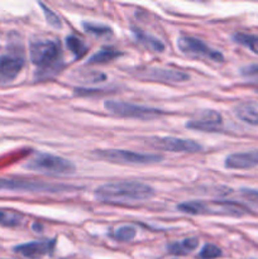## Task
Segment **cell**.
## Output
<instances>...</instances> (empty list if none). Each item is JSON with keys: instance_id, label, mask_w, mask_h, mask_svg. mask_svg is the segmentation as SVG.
I'll return each mask as SVG.
<instances>
[{"instance_id": "obj_5", "label": "cell", "mask_w": 258, "mask_h": 259, "mask_svg": "<svg viewBox=\"0 0 258 259\" xmlns=\"http://www.w3.org/2000/svg\"><path fill=\"white\" fill-rule=\"evenodd\" d=\"M25 168L47 175H72L76 171V166L68 159L43 152L33 154L25 164Z\"/></svg>"}, {"instance_id": "obj_25", "label": "cell", "mask_w": 258, "mask_h": 259, "mask_svg": "<svg viewBox=\"0 0 258 259\" xmlns=\"http://www.w3.org/2000/svg\"><path fill=\"white\" fill-rule=\"evenodd\" d=\"M222 254H223V252H222V249H220L219 247H217V245L207 243V244H205L204 247L201 248V250H200L199 258H201V259H215V258L222 257Z\"/></svg>"}, {"instance_id": "obj_29", "label": "cell", "mask_w": 258, "mask_h": 259, "mask_svg": "<svg viewBox=\"0 0 258 259\" xmlns=\"http://www.w3.org/2000/svg\"><path fill=\"white\" fill-rule=\"evenodd\" d=\"M242 195L248 200L258 205V190L252 189H242Z\"/></svg>"}, {"instance_id": "obj_19", "label": "cell", "mask_w": 258, "mask_h": 259, "mask_svg": "<svg viewBox=\"0 0 258 259\" xmlns=\"http://www.w3.org/2000/svg\"><path fill=\"white\" fill-rule=\"evenodd\" d=\"M24 220V215L14 210L0 209V227L15 228L19 227Z\"/></svg>"}, {"instance_id": "obj_22", "label": "cell", "mask_w": 258, "mask_h": 259, "mask_svg": "<svg viewBox=\"0 0 258 259\" xmlns=\"http://www.w3.org/2000/svg\"><path fill=\"white\" fill-rule=\"evenodd\" d=\"M82 28L86 33L95 35V37H105V35L113 34V30L110 27L105 24H99V23L83 22Z\"/></svg>"}, {"instance_id": "obj_9", "label": "cell", "mask_w": 258, "mask_h": 259, "mask_svg": "<svg viewBox=\"0 0 258 259\" xmlns=\"http://www.w3.org/2000/svg\"><path fill=\"white\" fill-rule=\"evenodd\" d=\"M154 148L168 152H184V153H196L201 151V144L191 139L177 138V137H154L148 142Z\"/></svg>"}, {"instance_id": "obj_14", "label": "cell", "mask_w": 258, "mask_h": 259, "mask_svg": "<svg viewBox=\"0 0 258 259\" xmlns=\"http://www.w3.org/2000/svg\"><path fill=\"white\" fill-rule=\"evenodd\" d=\"M224 166L228 169H248L258 167V151L229 154L225 158Z\"/></svg>"}, {"instance_id": "obj_18", "label": "cell", "mask_w": 258, "mask_h": 259, "mask_svg": "<svg viewBox=\"0 0 258 259\" xmlns=\"http://www.w3.org/2000/svg\"><path fill=\"white\" fill-rule=\"evenodd\" d=\"M123 53L119 50H116L115 47H103L99 52H96L95 55L91 56L89 58L88 63L89 65H99V63H108L111 62L115 58L120 57Z\"/></svg>"}, {"instance_id": "obj_27", "label": "cell", "mask_w": 258, "mask_h": 259, "mask_svg": "<svg viewBox=\"0 0 258 259\" xmlns=\"http://www.w3.org/2000/svg\"><path fill=\"white\" fill-rule=\"evenodd\" d=\"M80 73L81 75H85V76L77 75V78L80 77V80L82 81V82H100V81H104L106 78V76L104 75V73L98 72V71H89V72L85 73L80 70Z\"/></svg>"}, {"instance_id": "obj_11", "label": "cell", "mask_w": 258, "mask_h": 259, "mask_svg": "<svg viewBox=\"0 0 258 259\" xmlns=\"http://www.w3.org/2000/svg\"><path fill=\"white\" fill-rule=\"evenodd\" d=\"M223 124V118L218 111L215 110H202L196 115V118L191 119L186 123L189 129L201 132H211L215 133L220 129Z\"/></svg>"}, {"instance_id": "obj_17", "label": "cell", "mask_w": 258, "mask_h": 259, "mask_svg": "<svg viewBox=\"0 0 258 259\" xmlns=\"http://www.w3.org/2000/svg\"><path fill=\"white\" fill-rule=\"evenodd\" d=\"M199 239L197 238H186V239L181 240V242H175L168 244L167 249L171 254L175 255H186L189 253L194 252L197 247H199Z\"/></svg>"}, {"instance_id": "obj_30", "label": "cell", "mask_w": 258, "mask_h": 259, "mask_svg": "<svg viewBox=\"0 0 258 259\" xmlns=\"http://www.w3.org/2000/svg\"><path fill=\"white\" fill-rule=\"evenodd\" d=\"M257 91H258V89H257Z\"/></svg>"}, {"instance_id": "obj_20", "label": "cell", "mask_w": 258, "mask_h": 259, "mask_svg": "<svg viewBox=\"0 0 258 259\" xmlns=\"http://www.w3.org/2000/svg\"><path fill=\"white\" fill-rule=\"evenodd\" d=\"M66 46H67L68 50L71 51V53L75 56L76 60L82 58L89 51L88 45H86L82 39H80V38L76 37V35L73 34L66 37Z\"/></svg>"}, {"instance_id": "obj_15", "label": "cell", "mask_w": 258, "mask_h": 259, "mask_svg": "<svg viewBox=\"0 0 258 259\" xmlns=\"http://www.w3.org/2000/svg\"><path fill=\"white\" fill-rule=\"evenodd\" d=\"M234 114L238 119L252 125H258V103L244 101L235 105Z\"/></svg>"}, {"instance_id": "obj_23", "label": "cell", "mask_w": 258, "mask_h": 259, "mask_svg": "<svg viewBox=\"0 0 258 259\" xmlns=\"http://www.w3.org/2000/svg\"><path fill=\"white\" fill-rule=\"evenodd\" d=\"M137 230L132 225H123V227L116 228L113 233V238L118 242H131L136 238Z\"/></svg>"}, {"instance_id": "obj_21", "label": "cell", "mask_w": 258, "mask_h": 259, "mask_svg": "<svg viewBox=\"0 0 258 259\" xmlns=\"http://www.w3.org/2000/svg\"><path fill=\"white\" fill-rule=\"evenodd\" d=\"M233 39L238 45L243 46V47L248 48L253 53L258 55V35L247 34V33H235V34H233Z\"/></svg>"}, {"instance_id": "obj_8", "label": "cell", "mask_w": 258, "mask_h": 259, "mask_svg": "<svg viewBox=\"0 0 258 259\" xmlns=\"http://www.w3.org/2000/svg\"><path fill=\"white\" fill-rule=\"evenodd\" d=\"M177 47L184 55L194 58L212 61V62H223L224 56L220 51L207 46L204 40L189 35H182L177 40Z\"/></svg>"}, {"instance_id": "obj_2", "label": "cell", "mask_w": 258, "mask_h": 259, "mask_svg": "<svg viewBox=\"0 0 258 259\" xmlns=\"http://www.w3.org/2000/svg\"><path fill=\"white\" fill-rule=\"evenodd\" d=\"M180 211L191 215H218V217L240 218L250 214V209L244 204L234 201H186L177 206Z\"/></svg>"}, {"instance_id": "obj_26", "label": "cell", "mask_w": 258, "mask_h": 259, "mask_svg": "<svg viewBox=\"0 0 258 259\" xmlns=\"http://www.w3.org/2000/svg\"><path fill=\"white\" fill-rule=\"evenodd\" d=\"M240 75L249 82L258 85V65H248L240 68Z\"/></svg>"}, {"instance_id": "obj_24", "label": "cell", "mask_w": 258, "mask_h": 259, "mask_svg": "<svg viewBox=\"0 0 258 259\" xmlns=\"http://www.w3.org/2000/svg\"><path fill=\"white\" fill-rule=\"evenodd\" d=\"M39 7L42 8L43 10V14H45L46 17V20H47L48 24L51 25L52 28H56V29H60L61 27H62V22H61V18L58 17L57 14H56L55 12H53L51 8L46 7L43 3H39Z\"/></svg>"}, {"instance_id": "obj_16", "label": "cell", "mask_w": 258, "mask_h": 259, "mask_svg": "<svg viewBox=\"0 0 258 259\" xmlns=\"http://www.w3.org/2000/svg\"><path fill=\"white\" fill-rule=\"evenodd\" d=\"M132 33H133L137 42L141 43V45L143 46V47H146L147 50L153 51V52H163L164 51V45L158 39V38L143 32V30L139 29V28L137 27H132Z\"/></svg>"}, {"instance_id": "obj_4", "label": "cell", "mask_w": 258, "mask_h": 259, "mask_svg": "<svg viewBox=\"0 0 258 259\" xmlns=\"http://www.w3.org/2000/svg\"><path fill=\"white\" fill-rule=\"evenodd\" d=\"M93 156L98 159L119 164H131V166H146V164L159 163L163 156L154 153H139L124 149H99L94 151Z\"/></svg>"}, {"instance_id": "obj_28", "label": "cell", "mask_w": 258, "mask_h": 259, "mask_svg": "<svg viewBox=\"0 0 258 259\" xmlns=\"http://www.w3.org/2000/svg\"><path fill=\"white\" fill-rule=\"evenodd\" d=\"M104 89H89V88H77L75 89V95L77 96H93V95H100V94H105Z\"/></svg>"}, {"instance_id": "obj_1", "label": "cell", "mask_w": 258, "mask_h": 259, "mask_svg": "<svg viewBox=\"0 0 258 259\" xmlns=\"http://www.w3.org/2000/svg\"><path fill=\"white\" fill-rule=\"evenodd\" d=\"M156 195L149 185L137 181L108 182L95 190V197L105 204H133L146 201Z\"/></svg>"}, {"instance_id": "obj_3", "label": "cell", "mask_w": 258, "mask_h": 259, "mask_svg": "<svg viewBox=\"0 0 258 259\" xmlns=\"http://www.w3.org/2000/svg\"><path fill=\"white\" fill-rule=\"evenodd\" d=\"M30 61L37 66L39 77H47L50 72H56L60 63V46L56 40L37 39L30 43L29 47Z\"/></svg>"}, {"instance_id": "obj_12", "label": "cell", "mask_w": 258, "mask_h": 259, "mask_svg": "<svg viewBox=\"0 0 258 259\" xmlns=\"http://www.w3.org/2000/svg\"><path fill=\"white\" fill-rule=\"evenodd\" d=\"M24 67V60L18 55L0 56V83L7 85L19 76Z\"/></svg>"}, {"instance_id": "obj_6", "label": "cell", "mask_w": 258, "mask_h": 259, "mask_svg": "<svg viewBox=\"0 0 258 259\" xmlns=\"http://www.w3.org/2000/svg\"><path fill=\"white\" fill-rule=\"evenodd\" d=\"M104 108L110 114L121 118H132L141 119V120H152V119L159 118L164 115L166 111L161 110L158 108L146 105H138V104L125 103V101L116 100H106L104 103Z\"/></svg>"}, {"instance_id": "obj_13", "label": "cell", "mask_w": 258, "mask_h": 259, "mask_svg": "<svg viewBox=\"0 0 258 259\" xmlns=\"http://www.w3.org/2000/svg\"><path fill=\"white\" fill-rule=\"evenodd\" d=\"M56 239L29 242L14 247V252L28 259H40L51 254L55 249Z\"/></svg>"}, {"instance_id": "obj_10", "label": "cell", "mask_w": 258, "mask_h": 259, "mask_svg": "<svg viewBox=\"0 0 258 259\" xmlns=\"http://www.w3.org/2000/svg\"><path fill=\"white\" fill-rule=\"evenodd\" d=\"M138 76L143 80L157 81V82H185L190 78L184 71L166 67H144L138 71Z\"/></svg>"}, {"instance_id": "obj_7", "label": "cell", "mask_w": 258, "mask_h": 259, "mask_svg": "<svg viewBox=\"0 0 258 259\" xmlns=\"http://www.w3.org/2000/svg\"><path fill=\"white\" fill-rule=\"evenodd\" d=\"M75 190L66 185H52L42 181H29V180L5 179L0 177V191H23V192H65Z\"/></svg>"}]
</instances>
